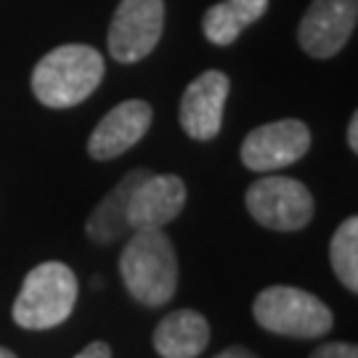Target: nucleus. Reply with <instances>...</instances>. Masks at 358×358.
<instances>
[{"instance_id":"obj_20","label":"nucleus","mask_w":358,"mask_h":358,"mask_svg":"<svg viewBox=\"0 0 358 358\" xmlns=\"http://www.w3.org/2000/svg\"><path fill=\"white\" fill-rule=\"evenodd\" d=\"M0 358H16V353H11L8 348H3V345H0Z\"/></svg>"},{"instance_id":"obj_1","label":"nucleus","mask_w":358,"mask_h":358,"mask_svg":"<svg viewBox=\"0 0 358 358\" xmlns=\"http://www.w3.org/2000/svg\"><path fill=\"white\" fill-rule=\"evenodd\" d=\"M120 276L128 294L146 308H159L178 289V255L162 229H138L120 255Z\"/></svg>"},{"instance_id":"obj_8","label":"nucleus","mask_w":358,"mask_h":358,"mask_svg":"<svg viewBox=\"0 0 358 358\" xmlns=\"http://www.w3.org/2000/svg\"><path fill=\"white\" fill-rule=\"evenodd\" d=\"M358 22V0H313L297 27V45L313 59H332L345 48Z\"/></svg>"},{"instance_id":"obj_14","label":"nucleus","mask_w":358,"mask_h":358,"mask_svg":"<svg viewBox=\"0 0 358 358\" xmlns=\"http://www.w3.org/2000/svg\"><path fill=\"white\" fill-rule=\"evenodd\" d=\"M268 0H223L202 16V32L213 45H231L250 24L263 19Z\"/></svg>"},{"instance_id":"obj_15","label":"nucleus","mask_w":358,"mask_h":358,"mask_svg":"<svg viewBox=\"0 0 358 358\" xmlns=\"http://www.w3.org/2000/svg\"><path fill=\"white\" fill-rule=\"evenodd\" d=\"M329 260L340 284L348 292H358V217L350 215L334 231L329 242Z\"/></svg>"},{"instance_id":"obj_2","label":"nucleus","mask_w":358,"mask_h":358,"mask_svg":"<svg viewBox=\"0 0 358 358\" xmlns=\"http://www.w3.org/2000/svg\"><path fill=\"white\" fill-rule=\"evenodd\" d=\"M106 64L90 45L69 43L48 51L32 69V93L48 109H69L101 85Z\"/></svg>"},{"instance_id":"obj_10","label":"nucleus","mask_w":358,"mask_h":358,"mask_svg":"<svg viewBox=\"0 0 358 358\" xmlns=\"http://www.w3.org/2000/svg\"><path fill=\"white\" fill-rule=\"evenodd\" d=\"M186 205V183L178 176H157L146 173L128 199V226L130 231L138 229H162L170 220L180 215Z\"/></svg>"},{"instance_id":"obj_17","label":"nucleus","mask_w":358,"mask_h":358,"mask_svg":"<svg viewBox=\"0 0 358 358\" xmlns=\"http://www.w3.org/2000/svg\"><path fill=\"white\" fill-rule=\"evenodd\" d=\"M75 358H112V348L106 345V343H101V340H96V343L83 348Z\"/></svg>"},{"instance_id":"obj_9","label":"nucleus","mask_w":358,"mask_h":358,"mask_svg":"<svg viewBox=\"0 0 358 358\" xmlns=\"http://www.w3.org/2000/svg\"><path fill=\"white\" fill-rule=\"evenodd\" d=\"M231 80L220 69H207L194 77L183 90L178 106V122L194 141H213L223 128V109L229 99Z\"/></svg>"},{"instance_id":"obj_11","label":"nucleus","mask_w":358,"mask_h":358,"mask_svg":"<svg viewBox=\"0 0 358 358\" xmlns=\"http://www.w3.org/2000/svg\"><path fill=\"white\" fill-rule=\"evenodd\" d=\"M152 120V103L141 101V99H130V101L117 103L115 109L106 112V117L90 133L88 154L99 162L122 157L149 133Z\"/></svg>"},{"instance_id":"obj_12","label":"nucleus","mask_w":358,"mask_h":358,"mask_svg":"<svg viewBox=\"0 0 358 358\" xmlns=\"http://www.w3.org/2000/svg\"><path fill=\"white\" fill-rule=\"evenodd\" d=\"M210 343V324L202 313L180 308L157 324L152 345L162 358H196Z\"/></svg>"},{"instance_id":"obj_4","label":"nucleus","mask_w":358,"mask_h":358,"mask_svg":"<svg viewBox=\"0 0 358 358\" xmlns=\"http://www.w3.org/2000/svg\"><path fill=\"white\" fill-rule=\"evenodd\" d=\"M252 316L260 329L294 340L324 337L334 327V316L327 303H321L316 294L287 284L266 287L263 292H257Z\"/></svg>"},{"instance_id":"obj_13","label":"nucleus","mask_w":358,"mask_h":358,"mask_svg":"<svg viewBox=\"0 0 358 358\" xmlns=\"http://www.w3.org/2000/svg\"><path fill=\"white\" fill-rule=\"evenodd\" d=\"M146 173H149L146 167H136V170L125 173L115 189L106 194L99 205L93 207V213L88 215V223H85V231H88V236L93 242L112 244L128 234L130 231V226H128L130 192L136 189V183H138Z\"/></svg>"},{"instance_id":"obj_18","label":"nucleus","mask_w":358,"mask_h":358,"mask_svg":"<svg viewBox=\"0 0 358 358\" xmlns=\"http://www.w3.org/2000/svg\"><path fill=\"white\" fill-rule=\"evenodd\" d=\"M345 138H348V149H350L353 154H358V115H356V112L350 115V122H348Z\"/></svg>"},{"instance_id":"obj_7","label":"nucleus","mask_w":358,"mask_h":358,"mask_svg":"<svg viewBox=\"0 0 358 358\" xmlns=\"http://www.w3.org/2000/svg\"><path fill=\"white\" fill-rule=\"evenodd\" d=\"M310 149V130L303 120H276L250 130L242 141L239 159L252 173H273L294 165Z\"/></svg>"},{"instance_id":"obj_6","label":"nucleus","mask_w":358,"mask_h":358,"mask_svg":"<svg viewBox=\"0 0 358 358\" xmlns=\"http://www.w3.org/2000/svg\"><path fill=\"white\" fill-rule=\"evenodd\" d=\"M165 29V0H120L106 45L120 64H136L157 48Z\"/></svg>"},{"instance_id":"obj_5","label":"nucleus","mask_w":358,"mask_h":358,"mask_svg":"<svg viewBox=\"0 0 358 358\" xmlns=\"http://www.w3.org/2000/svg\"><path fill=\"white\" fill-rule=\"evenodd\" d=\"M247 213L271 231H303L313 220V196L306 183L289 176H263L244 194Z\"/></svg>"},{"instance_id":"obj_16","label":"nucleus","mask_w":358,"mask_h":358,"mask_svg":"<svg viewBox=\"0 0 358 358\" xmlns=\"http://www.w3.org/2000/svg\"><path fill=\"white\" fill-rule=\"evenodd\" d=\"M310 358H358V348L353 343H324L310 353Z\"/></svg>"},{"instance_id":"obj_3","label":"nucleus","mask_w":358,"mask_h":358,"mask_svg":"<svg viewBox=\"0 0 358 358\" xmlns=\"http://www.w3.org/2000/svg\"><path fill=\"white\" fill-rule=\"evenodd\" d=\"M77 303V276L75 271L59 263L48 260L40 263L24 276V284L13 300L11 316L16 327L22 329H53L64 324Z\"/></svg>"},{"instance_id":"obj_19","label":"nucleus","mask_w":358,"mask_h":358,"mask_svg":"<svg viewBox=\"0 0 358 358\" xmlns=\"http://www.w3.org/2000/svg\"><path fill=\"white\" fill-rule=\"evenodd\" d=\"M215 358H257V353H252L250 348H244V345H231V348H226V350H220Z\"/></svg>"}]
</instances>
